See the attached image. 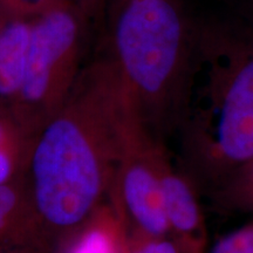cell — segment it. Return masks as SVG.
<instances>
[{
    "label": "cell",
    "mask_w": 253,
    "mask_h": 253,
    "mask_svg": "<svg viewBox=\"0 0 253 253\" xmlns=\"http://www.w3.org/2000/svg\"><path fill=\"white\" fill-rule=\"evenodd\" d=\"M142 126L108 53L82 67L62 108L30 141L23 171L50 253L71 251L110 201L126 145Z\"/></svg>",
    "instance_id": "6da1fadb"
},
{
    "label": "cell",
    "mask_w": 253,
    "mask_h": 253,
    "mask_svg": "<svg viewBox=\"0 0 253 253\" xmlns=\"http://www.w3.org/2000/svg\"><path fill=\"white\" fill-rule=\"evenodd\" d=\"M181 169L210 196L253 158V25L198 24L188 94L176 134Z\"/></svg>",
    "instance_id": "7a4b0ae2"
},
{
    "label": "cell",
    "mask_w": 253,
    "mask_h": 253,
    "mask_svg": "<svg viewBox=\"0 0 253 253\" xmlns=\"http://www.w3.org/2000/svg\"><path fill=\"white\" fill-rule=\"evenodd\" d=\"M198 24L178 0H122L108 55L157 140L176 134L188 94Z\"/></svg>",
    "instance_id": "3957f363"
},
{
    "label": "cell",
    "mask_w": 253,
    "mask_h": 253,
    "mask_svg": "<svg viewBox=\"0 0 253 253\" xmlns=\"http://www.w3.org/2000/svg\"><path fill=\"white\" fill-rule=\"evenodd\" d=\"M82 32L71 4L34 19L23 87L11 108L18 128L32 140L68 100L81 67Z\"/></svg>",
    "instance_id": "277c9868"
},
{
    "label": "cell",
    "mask_w": 253,
    "mask_h": 253,
    "mask_svg": "<svg viewBox=\"0 0 253 253\" xmlns=\"http://www.w3.org/2000/svg\"><path fill=\"white\" fill-rule=\"evenodd\" d=\"M168 153L144 126L126 145L114 182L110 203L118 229L126 236H170L162 191V164Z\"/></svg>",
    "instance_id": "5b68a950"
},
{
    "label": "cell",
    "mask_w": 253,
    "mask_h": 253,
    "mask_svg": "<svg viewBox=\"0 0 253 253\" xmlns=\"http://www.w3.org/2000/svg\"><path fill=\"white\" fill-rule=\"evenodd\" d=\"M162 191L170 237L189 253H207L208 229L199 191L168 153L162 164Z\"/></svg>",
    "instance_id": "8992f818"
},
{
    "label": "cell",
    "mask_w": 253,
    "mask_h": 253,
    "mask_svg": "<svg viewBox=\"0 0 253 253\" xmlns=\"http://www.w3.org/2000/svg\"><path fill=\"white\" fill-rule=\"evenodd\" d=\"M18 246L50 253L40 235L23 173L0 186V249Z\"/></svg>",
    "instance_id": "52a82bcc"
},
{
    "label": "cell",
    "mask_w": 253,
    "mask_h": 253,
    "mask_svg": "<svg viewBox=\"0 0 253 253\" xmlns=\"http://www.w3.org/2000/svg\"><path fill=\"white\" fill-rule=\"evenodd\" d=\"M33 20L9 17L0 34V104L11 110L23 87Z\"/></svg>",
    "instance_id": "ba28073f"
},
{
    "label": "cell",
    "mask_w": 253,
    "mask_h": 253,
    "mask_svg": "<svg viewBox=\"0 0 253 253\" xmlns=\"http://www.w3.org/2000/svg\"><path fill=\"white\" fill-rule=\"evenodd\" d=\"M209 197L223 210L253 212V158L236 169Z\"/></svg>",
    "instance_id": "9c48e42d"
},
{
    "label": "cell",
    "mask_w": 253,
    "mask_h": 253,
    "mask_svg": "<svg viewBox=\"0 0 253 253\" xmlns=\"http://www.w3.org/2000/svg\"><path fill=\"white\" fill-rule=\"evenodd\" d=\"M116 253H189L170 236H126L118 230Z\"/></svg>",
    "instance_id": "30bf717a"
},
{
    "label": "cell",
    "mask_w": 253,
    "mask_h": 253,
    "mask_svg": "<svg viewBox=\"0 0 253 253\" xmlns=\"http://www.w3.org/2000/svg\"><path fill=\"white\" fill-rule=\"evenodd\" d=\"M30 140L18 138L0 145V186L14 181L24 171Z\"/></svg>",
    "instance_id": "8fae6325"
},
{
    "label": "cell",
    "mask_w": 253,
    "mask_h": 253,
    "mask_svg": "<svg viewBox=\"0 0 253 253\" xmlns=\"http://www.w3.org/2000/svg\"><path fill=\"white\" fill-rule=\"evenodd\" d=\"M66 4L68 0H0V9L9 17L34 20Z\"/></svg>",
    "instance_id": "7c38bea8"
},
{
    "label": "cell",
    "mask_w": 253,
    "mask_h": 253,
    "mask_svg": "<svg viewBox=\"0 0 253 253\" xmlns=\"http://www.w3.org/2000/svg\"><path fill=\"white\" fill-rule=\"evenodd\" d=\"M207 253H253V221L221 237Z\"/></svg>",
    "instance_id": "4fadbf2b"
},
{
    "label": "cell",
    "mask_w": 253,
    "mask_h": 253,
    "mask_svg": "<svg viewBox=\"0 0 253 253\" xmlns=\"http://www.w3.org/2000/svg\"><path fill=\"white\" fill-rule=\"evenodd\" d=\"M18 138H26L18 128L11 110L0 104V145L8 143V142L18 140ZM28 140V138H26Z\"/></svg>",
    "instance_id": "5bb4252c"
},
{
    "label": "cell",
    "mask_w": 253,
    "mask_h": 253,
    "mask_svg": "<svg viewBox=\"0 0 253 253\" xmlns=\"http://www.w3.org/2000/svg\"><path fill=\"white\" fill-rule=\"evenodd\" d=\"M0 253H48L43 250L36 248H26V246H18V248H5L0 249Z\"/></svg>",
    "instance_id": "9a60e30c"
},
{
    "label": "cell",
    "mask_w": 253,
    "mask_h": 253,
    "mask_svg": "<svg viewBox=\"0 0 253 253\" xmlns=\"http://www.w3.org/2000/svg\"><path fill=\"white\" fill-rule=\"evenodd\" d=\"M8 18H9V15H7L4 11H1V9H0V34H1L2 28H4V25L6 21H7Z\"/></svg>",
    "instance_id": "2e32d148"
},
{
    "label": "cell",
    "mask_w": 253,
    "mask_h": 253,
    "mask_svg": "<svg viewBox=\"0 0 253 253\" xmlns=\"http://www.w3.org/2000/svg\"><path fill=\"white\" fill-rule=\"evenodd\" d=\"M80 1H82V4L84 5V7H87V8H90L91 6L96 4V1H97V0H80Z\"/></svg>",
    "instance_id": "e0dca14e"
}]
</instances>
